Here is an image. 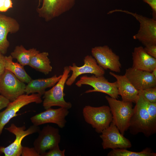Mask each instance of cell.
<instances>
[{
	"label": "cell",
	"mask_w": 156,
	"mask_h": 156,
	"mask_svg": "<svg viewBox=\"0 0 156 156\" xmlns=\"http://www.w3.org/2000/svg\"><path fill=\"white\" fill-rule=\"evenodd\" d=\"M135 103L128 129L131 134L135 135L141 133L148 137L156 133V125L152 121L139 95Z\"/></svg>",
	"instance_id": "6da1fadb"
},
{
	"label": "cell",
	"mask_w": 156,
	"mask_h": 156,
	"mask_svg": "<svg viewBox=\"0 0 156 156\" xmlns=\"http://www.w3.org/2000/svg\"><path fill=\"white\" fill-rule=\"evenodd\" d=\"M107 101L112 115V122L120 133L124 135L128 129L129 122L133 113L132 103L120 101L106 96Z\"/></svg>",
	"instance_id": "7a4b0ae2"
},
{
	"label": "cell",
	"mask_w": 156,
	"mask_h": 156,
	"mask_svg": "<svg viewBox=\"0 0 156 156\" xmlns=\"http://www.w3.org/2000/svg\"><path fill=\"white\" fill-rule=\"evenodd\" d=\"M70 71L68 66L64 67L62 77L59 81L51 89L45 91L43 97L42 103L44 109H47L54 106L68 109L71 108V103L66 101L64 98L65 95L64 93V86Z\"/></svg>",
	"instance_id": "3957f363"
},
{
	"label": "cell",
	"mask_w": 156,
	"mask_h": 156,
	"mask_svg": "<svg viewBox=\"0 0 156 156\" xmlns=\"http://www.w3.org/2000/svg\"><path fill=\"white\" fill-rule=\"evenodd\" d=\"M120 12L130 14L139 22L140 27L133 38L141 42L145 46L150 44L156 45V20L144 16L127 10L116 9L109 11L108 14Z\"/></svg>",
	"instance_id": "277c9868"
},
{
	"label": "cell",
	"mask_w": 156,
	"mask_h": 156,
	"mask_svg": "<svg viewBox=\"0 0 156 156\" xmlns=\"http://www.w3.org/2000/svg\"><path fill=\"white\" fill-rule=\"evenodd\" d=\"M82 113L86 122L98 133H101L112 121V115L108 106L94 107L86 105L83 108Z\"/></svg>",
	"instance_id": "5b68a950"
},
{
	"label": "cell",
	"mask_w": 156,
	"mask_h": 156,
	"mask_svg": "<svg viewBox=\"0 0 156 156\" xmlns=\"http://www.w3.org/2000/svg\"><path fill=\"white\" fill-rule=\"evenodd\" d=\"M75 85L78 87H81L83 85H88L93 88V89L86 91L85 92L86 93L99 92L106 94L114 99H117L119 97L116 81L109 82L104 75L83 76L77 81Z\"/></svg>",
	"instance_id": "8992f818"
},
{
	"label": "cell",
	"mask_w": 156,
	"mask_h": 156,
	"mask_svg": "<svg viewBox=\"0 0 156 156\" xmlns=\"http://www.w3.org/2000/svg\"><path fill=\"white\" fill-rule=\"evenodd\" d=\"M41 95L38 93L23 94L13 101L10 102L3 111L0 112V136L5 125L22 107L32 103L39 104L42 102Z\"/></svg>",
	"instance_id": "52a82bcc"
},
{
	"label": "cell",
	"mask_w": 156,
	"mask_h": 156,
	"mask_svg": "<svg viewBox=\"0 0 156 156\" xmlns=\"http://www.w3.org/2000/svg\"><path fill=\"white\" fill-rule=\"evenodd\" d=\"M5 129L15 135L16 137L14 141L8 146H0V154L3 153L5 156H21L23 146L22 142L24 138L29 135L38 132L40 131L38 126L33 125L25 130V125L18 127L14 123Z\"/></svg>",
	"instance_id": "ba28073f"
},
{
	"label": "cell",
	"mask_w": 156,
	"mask_h": 156,
	"mask_svg": "<svg viewBox=\"0 0 156 156\" xmlns=\"http://www.w3.org/2000/svg\"><path fill=\"white\" fill-rule=\"evenodd\" d=\"M26 86L8 70L5 69L0 76V95L10 102L25 93Z\"/></svg>",
	"instance_id": "9c48e42d"
},
{
	"label": "cell",
	"mask_w": 156,
	"mask_h": 156,
	"mask_svg": "<svg viewBox=\"0 0 156 156\" xmlns=\"http://www.w3.org/2000/svg\"><path fill=\"white\" fill-rule=\"evenodd\" d=\"M91 52L97 64L104 70L109 69L116 73L120 72L121 64L119 57L108 46L95 47L92 48Z\"/></svg>",
	"instance_id": "30bf717a"
},
{
	"label": "cell",
	"mask_w": 156,
	"mask_h": 156,
	"mask_svg": "<svg viewBox=\"0 0 156 156\" xmlns=\"http://www.w3.org/2000/svg\"><path fill=\"white\" fill-rule=\"evenodd\" d=\"M75 0H42V5L37 11L39 16L48 21L70 10Z\"/></svg>",
	"instance_id": "8fae6325"
},
{
	"label": "cell",
	"mask_w": 156,
	"mask_h": 156,
	"mask_svg": "<svg viewBox=\"0 0 156 156\" xmlns=\"http://www.w3.org/2000/svg\"><path fill=\"white\" fill-rule=\"evenodd\" d=\"M101 133L100 137L102 141V145L104 149H127L132 146V144L129 140L120 133L112 122Z\"/></svg>",
	"instance_id": "7c38bea8"
},
{
	"label": "cell",
	"mask_w": 156,
	"mask_h": 156,
	"mask_svg": "<svg viewBox=\"0 0 156 156\" xmlns=\"http://www.w3.org/2000/svg\"><path fill=\"white\" fill-rule=\"evenodd\" d=\"M38 137L33 145L37 152L41 155L53 147L59 145L61 136L58 128L47 125L38 132Z\"/></svg>",
	"instance_id": "4fadbf2b"
},
{
	"label": "cell",
	"mask_w": 156,
	"mask_h": 156,
	"mask_svg": "<svg viewBox=\"0 0 156 156\" xmlns=\"http://www.w3.org/2000/svg\"><path fill=\"white\" fill-rule=\"evenodd\" d=\"M69 113L68 109L65 108L60 107L54 109L51 107L31 117L30 120L36 126L53 123L62 128L65 126L66 123L65 118Z\"/></svg>",
	"instance_id": "5bb4252c"
},
{
	"label": "cell",
	"mask_w": 156,
	"mask_h": 156,
	"mask_svg": "<svg viewBox=\"0 0 156 156\" xmlns=\"http://www.w3.org/2000/svg\"><path fill=\"white\" fill-rule=\"evenodd\" d=\"M84 64L81 66H77L73 63L69 67L72 71L71 76L68 78L66 83L67 86H71L79 76L83 74H91L96 76H103L105 70L97 63L96 60L92 55H87L84 57Z\"/></svg>",
	"instance_id": "9a60e30c"
},
{
	"label": "cell",
	"mask_w": 156,
	"mask_h": 156,
	"mask_svg": "<svg viewBox=\"0 0 156 156\" xmlns=\"http://www.w3.org/2000/svg\"><path fill=\"white\" fill-rule=\"evenodd\" d=\"M124 75L138 91L156 87V78L151 72L130 67L126 70Z\"/></svg>",
	"instance_id": "2e32d148"
},
{
	"label": "cell",
	"mask_w": 156,
	"mask_h": 156,
	"mask_svg": "<svg viewBox=\"0 0 156 156\" xmlns=\"http://www.w3.org/2000/svg\"><path fill=\"white\" fill-rule=\"evenodd\" d=\"M19 29V24L15 19L0 14V52L2 54L6 53L10 46L7 39L8 34L16 33Z\"/></svg>",
	"instance_id": "e0dca14e"
},
{
	"label": "cell",
	"mask_w": 156,
	"mask_h": 156,
	"mask_svg": "<svg viewBox=\"0 0 156 156\" xmlns=\"http://www.w3.org/2000/svg\"><path fill=\"white\" fill-rule=\"evenodd\" d=\"M109 74L116 80L118 92L122 101L135 103L139 98V92L132 85L125 76L110 72Z\"/></svg>",
	"instance_id": "ac0fdd59"
},
{
	"label": "cell",
	"mask_w": 156,
	"mask_h": 156,
	"mask_svg": "<svg viewBox=\"0 0 156 156\" xmlns=\"http://www.w3.org/2000/svg\"><path fill=\"white\" fill-rule=\"evenodd\" d=\"M132 57L134 68L151 73L156 68V58L148 55L142 46L134 48Z\"/></svg>",
	"instance_id": "d6986e66"
},
{
	"label": "cell",
	"mask_w": 156,
	"mask_h": 156,
	"mask_svg": "<svg viewBox=\"0 0 156 156\" xmlns=\"http://www.w3.org/2000/svg\"><path fill=\"white\" fill-rule=\"evenodd\" d=\"M62 76V75L58 76L55 75L49 78L32 79L26 85L25 93L27 94L37 93L42 96L44 94L46 89L54 86L59 81Z\"/></svg>",
	"instance_id": "ffe728a7"
},
{
	"label": "cell",
	"mask_w": 156,
	"mask_h": 156,
	"mask_svg": "<svg viewBox=\"0 0 156 156\" xmlns=\"http://www.w3.org/2000/svg\"><path fill=\"white\" fill-rule=\"evenodd\" d=\"M49 55L47 52L38 53L32 57L29 65L45 75L48 74L52 70Z\"/></svg>",
	"instance_id": "44dd1931"
},
{
	"label": "cell",
	"mask_w": 156,
	"mask_h": 156,
	"mask_svg": "<svg viewBox=\"0 0 156 156\" xmlns=\"http://www.w3.org/2000/svg\"><path fill=\"white\" fill-rule=\"evenodd\" d=\"M13 59L10 55L5 56V69L11 72L20 81L27 83L32 79L31 78L26 72L24 66L18 62H14Z\"/></svg>",
	"instance_id": "7402d4cb"
},
{
	"label": "cell",
	"mask_w": 156,
	"mask_h": 156,
	"mask_svg": "<svg viewBox=\"0 0 156 156\" xmlns=\"http://www.w3.org/2000/svg\"><path fill=\"white\" fill-rule=\"evenodd\" d=\"M39 52L34 48L26 49L21 45L16 46L10 55L13 59H16L18 62L24 66L29 65L32 57Z\"/></svg>",
	"instance_id": "603a6c76"
},
{
	"label": "cell",
	"mask_w": 156,
	"mask_h": 156,
	"mask_svg": "<svg viewBox=\"0 0 156 156\" xmlns=\"http://www.w3.org/2000/svg\"><path fill=\"white\" fill-rule=\"evenodd\" d=\"M108 156H156V153L151 148H146L142 151L136 152L128 151L127 149H112L107 154Z\"/></svg>",
	"instance_id": "cb8c5ba5"
},
{
	"label": "cell",
	"mask_w": 156,
	"mask_h": 156,
	"mask_svg": "<svg viewBox=\"0 0 156 156\" xmlns=\"http://www.w3.org/2000/svg\"><path fill=\"white\" fill-rule=\"evenodd\" d=\"M139 96L144 104L152 121L154 125H156V103H152L148 101L139 94Z\"/></svg>",
	"instance_id": "d4e9b609"
},
{
	"label": "cell",
	"mask_w": 156,
	"mask_h": 156,
	"mask_svg": "<svg viewBox=\"0 0 156 156\" xmlns=\"http://www.w3.org/2000/svg\"><path fill=\"white\" fill-rule=\"evenodd\" d=\"M139 94L148 101L156 103V87L139 90Z\"/></svg>",
	"instance_id": "484cf974"
},
{
	"label": "cell",
	"mask_w": 156,
	"mask_h": 156,
	"mask_svg": "<svg viewBox=\"0 0 156 156\" xmlns=\"http://www.w3.org/2000/svg\"><path fill=\"white\" fill-rule=\"evenodd\" d=\"M65 152V149L60 150L58 145L49 150L47 152L42 154L41 156H64Z\"/></svg>",
	"instance_id": "4316f807"
},
{
	"label": "cell",
	"mask_w": 156,
	"mask_h": 156,
	"mask_svg": "<svg viewBox=\"0 0 156 156\" xmlns=\"http://www.w3.org/2000/svg\"><path fill=\"white\" fill-rule=\"evenodd\" d=\"M22 156H41L34 147L29 148L23 146L21 153Z\"/></svg>",
	"instance_id": "83f0119b"
},
{
	"label": "cell",
	"mask_w": 156,
	"mask_h": 156,
	"mask_svg": "<svg viewBox=\"0 0 156 156\" xmlns=\"http://www.w3.org/2000/svg\"><path fill=\"white\" fill-rule=\"evenodd\" d=\"M11 0H0V12H5L13 7Z\"/></svg>",
	"instance_id": "f1b7e54d"
},
{
	"label": "cell",
	"mask_w": 156,
	"mask_h": 156,
	"mask_svg": "<svg viewBox=\"0 0 156 156\" xmlns=\"http://www.w3.org/2000/svg\"><path fill=\"white\" fill-rule=\"evenodd\" d=\"M144 49L148 55L156 58V45H147L145 46Z\"/></svg>",
	"instance_id": "f546056e"
},
{
	"label": "cell",
	"mask_w": 156,
	"mask_h": 156,
	"mask_svg": "<svg viewBox=\"0 0 156 156\" xmlns=\"http://www.w3.org/2000/svg\"><path fill=\"white\" fill-rule=\"evenodd\" d=\"M142 0L148 4L151 7L152 11V18L156 20V0Z\"/></svg>",
	"instance_id": "4dcf8cb0"
},
{
	"label": "cell",
	"mask_w": 156,
	"mask_h": 156,
	"mask_svg": "<svg viewBox=\"0 0 156 156\" xmlns=\"http://www.w3.org/2000/svg\"><path fill=\"white\" fill-rule=\"evenodd\" d=\"M10 102L7 99L0 95V110L6 107Z\"/></svg>",
	"instance_id": "1f68e13d"
},
{
	"label": "cell",
	"mask_w": 156,
	"mask_h": 156,
	"mask_svg": "<svg viewBox=\"0 0 156 156\" xmlns=\"http://www.w3.org/2000/svg\"><path fill=\"white\" fill-rule=\"evenodd\" d=\"M5 56L0 52V76L5 69Z\"/></svg>",
	"instance_id": "d6a6232c"
},
{
	"label": "cell",
	"mask_w": 156,
	"mask_h": 156,
	"mask_svg": "<svg viewBox=\"0 0 156 156\" xmlns=\"http://www.w3.org/2000/svg\"><path fill=\"white\" fill-rule=\"evenodd\" d=\"M151 73L156 78V68L154 69Z\"/></svg>",
	"instance_id": "836d02e7"
},
{
	"label": "cell",
	"mask_w": 156,
	"mask_h": 156,
	"mask_svg": "<svg viewBox=\"0 0 156 156\" xmlns=\"http://www.w3.org/2000/svg\"><path fill=\"white\" fill-rule=\"evenodd\" d=\"M39 1V5H38V7L40 6V3L42 1V0H38Z\"/></svg>",
	"instance_id": "e575fe53"
}]
</instances>
